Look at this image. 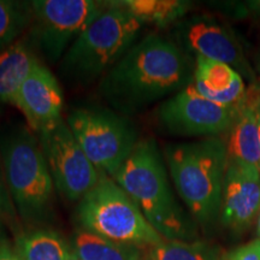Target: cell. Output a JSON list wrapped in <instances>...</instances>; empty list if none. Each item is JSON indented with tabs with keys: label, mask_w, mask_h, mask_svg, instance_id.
<instances>
[{
	"label": "cell",
	"mask_w": 260,
	"mask_h": 260,
	"mask_svg": "<svg viewBox=\"0 0 260 260\" xmlns=\"http://www.w3.org/2000/svg\"><path fill=\"white\" fill-rule=\"evenodd\" d=\"M256 234H258L260 239V212H259V218H258V224H256Z\"/></svg>",
	"instance_id": "4316f807"
},
{
	"label": "cell",
	"mask_w": 260,
	"mask_h": 260,
	"mask_svg": "<svg viewBox=\"0 0 260 260\" xmlns=\"http://www.w3.org/2000/svg\"><path fill=\"white\" fill-rule=\"evenodd\" d=\"M149 260H217L211 247L201 242L162 240L152 247Z\"/></svg>",
	"instance_id": "44dd1931"
},
{
	"label": "cell",
	"mask_w": 260,
	"mask_h": 260,
	"mask_svg": "<svg viewBox=\"0 0 260 260\" xmlns=\"http://www.w3.org/2000/svg\"><path fill=\"white\" fill-rule=\"evenodd\" d=\"M15 249L22 260H69L73 251L57 233L34 230L19 235Z\"/></svg>",
	"instance_id": "d6986e66"
},
{
	"label": "cell",
	"mask_w": 260,
	"mask_h": 260,
	"mask_svg": "<svg viewBox=\"0 0 260 260\" xmlns=\"http://www.w3.org/2000/svg\"><path fill=\"white\" fill-rule=\"evenodd\" d=\"M222 220L235 230L248 228L260 211V170L228 159L222 198Z\"/></svg>",
	"instance_id": "4fadbf2b"
},
{
	"label": "cell",
	"mask_w": 260,
	"mask_h": 260,
	"mask_svg": "<svg viewBox=\"0 0 260 260\" xmlns=\"http://www.w3.org/2000/svg\"><path fill=\"white\" fill-rule=\"evenodd\" d=\"M77 219L83 230L123 245L154 247L164 240L132 198L105 175L79 201Z\"/></svg>",
	"instance_id": "8992f818"
},
{
	"label": "cell",
	"mask_w": 260,
	"mask_h": 260,
	"mask_svg": "<svg viewBox=\"0 0 260 260\" xmlns=\"http://www.w3.org/2000/svg\"><path fill=\"white\" fill-rule=\"evenodd\" d=\"M14 106L35 134L63 119V92L57 77L41 61L32 68L16 94Z\"/></svg>",
	"instance_id": "7c38bea8"
},
{
	"label": "cell",
	"mask_w": 260,
	"mask_h": 260,
	"mask_svg": "<svg viewBox=\"0 0 260 260\" xmlns=\"http://www.w3.org/2000/svg\"><path fill=\"white\" fill-rule=\"evenodd\" d=\"M112 178L138 205L162 239L180 241L190 239L193 228L174 198L154 140H139L134 151Z\"/></svg>",
	"instance_id": "7a4b0ae2"
},
{
	"label": "cell",
	"mask_w": 260,
	"mask_h": 260,
	"mask_svg": "<svg viewBox=\"0 0 260 260\" xmlns=\"http://www.w3.org/2000/svg\"><path fill=\"white\" fill-rule=\"evenodd\" d=\"M142 24L112 2L74 41L59 63V75L68 86L83 88L99 82L138 41Z\"/></svg>",
	"instance_id": "3957f363"
},
{
	"label": "cell",
	"mask_w": 260,
	"mask_h": 260,
	"mask_svg": "<svg viewBox=\"0 0 260 260\" xmlns=\"http://www.w3.org/2000/svg\"><path fill=\"white\" fill-rule=\"evenodd\" d=\"M0 164L10 198L22 218H45L56 188L38 135L27 124L10 122L0 126Z\"/></svg>",
	"instance_id": "277c9868"
},
{
	"label": "cell",
	"mask_w": 260,
	"mask_h": 260,
	"mask_svg": "<svg viewBox=\"0 0 260 260\" xmlns=\"http://www.w3.org/2000/svg\"><path fill=\"white\" fill-rule=\"evenodd\" d=\"M222 260H260V239L234 249Z\"/></svg>",
	"instance_id": "7402d4cb"
},
{
	"label": "cell",
	"mask_w": 260,
	"mask_h": 260,
	"mask_svg": "<svg viewBox=\"0 0 260 260\" xmlns=\"http://www.w3.org/2000/svg\"><path fill=\"white\" fill-rule=\"evenodd\" d=\"M228 159L226 146L217 138L171 145L165 149L175 188L201 224L212 222L222 209Z\"/></svg>",
	"instance_id": "5b68a950"
},
{
	"label": "cell",
	"mask_w": 260,
	"mask_h": 260,
	"mask_svg": "<svg viewBox=\"0 0 260 260\" xmlns=\"http://www.w3.org/2000/svg\"><path fill=\"white\" fill-rule=\"evenodd\" d=\"M65 122L94 167L111 178L139 142L138 132L128 117L109 107H74Z\"/></svg>",
	"instance_id": "52a82bcc"
},
{
	"label": "cell",
	"mask_w": 260,
	"mask_h": 260,
	"mask_svg": "<svg viewBox=\"0 0 260 260\" xmlns=\"http://www.w3.org/2000/svg\"><path fill=\"white\" fill-rule=\"evenodd\" d=\"M259 70H260V65H259ZM258 88H259V92H260V80H259V87H258Z\"/></svg>",
	"instance_id": "f1b7e54d"
},
{
	"label": "cell",
	"mask_w": 260,
	"mask_h": 260,
	"mask_svg": "<svg viewBox=\"0 0 260 260\" xmlns=\"http://www.w3.org/2000/svg\"><path fill=\"white\" fill-rule=\"evenodd\" d=\"M259 100V88L253 84L237 104V115L230 129L228 155L230 159L253 165L260 170V138L255 111Z\"/></svg>",
	"instance_id": "9a60e30c"
},
{
	"label": "cell",
	"mask_w": 260,
	"mask_h": 260,
	"mask_svg": "<svg viewBox=\"0 0 260 260\" xmlns=\"http://www.w3.org/2000/svg\"><path fill=\"white\" fill-rule=\"evenodd\" d=\"M194 70L180 46L157 34L146 35L105 74L98 93L110 109L125 117L181 92L193 82Z\"/></svg>",
	"instance_id": "6da1fadb"
},
{
	"label": "cell",
	"mask_w": 260,
	"mask_h": 260,
	"mask_svg": "<svg viewBox=\"0 0 260 260\" xmlns=\"http://www.w3.org/2000/svg\"><path fill=\"white\" fill-rule=\"evenodd\" d=\"M236 106H223L201 96L189 84L162 103L158 121L170 134L180 136H214L232 129Z\"/></svg>",
	"instance_id": "30bf717a"
},
{
	"label": "cell",
	"mask_w": 260,
	"mask_h": 260,
	"mask_svg": "<svg viewBox=\"0 0 260 260\" xmlns=\"http://www.w3.org/2000/svg\"><path fill=\"white\" fill-rule=\"evenodd\" d=\"M0 260H22L16 252L15 247H11L9 242L0 241Z\"/></svg>",
	"instance_id": "cb8c5ba5"
},
{
	"label": "cell",
	"mask_w": 260,
	"mask_h": 260,
	"mask_svg": "<svg viewBox=\"0 0 260 260\" xmlns=\"http://www.w3.org/2000/svg\"><path fill=\"white\" fill-rule=\"evenodd\" d=\"M71 251L80 260H142L139 247L111 241L83 229L74 236Z\"/></svg>",
	"instance_id": "e0dca14e"
},
{
	"label": "cell",
	"mask_w": 260,
	"mask_h": 260,
	"mask_svg": "<svg viewBox=\"0 0 260 260\" xmlns=\"http://www.w3.org/2000/svg\"><path fill=\"white\" fill-rule=\"evenodd\" d=\"M37 135L56 190L71 203L81 201L96 186L102 172L81 148L64 118Z\"/></svg>",
	"instance_id": "9c48e42d"
},
{
	"label": "cell",
	"mask_w": 260,
	"mask_h": 260,
	"mask_svg": "<svg viewBox=\"0 0 260 260\" xmlns=\"http://www.w3.org/2000/svg\"><path fill=\"white\" fill-rule=\"evenodd\" d=\"M112 3L134 16L142 25L158 27L172 24L190 8L189 3L181 0H113Z\"/></svg>",
	"instance_id": "ac0fdd59"
},
{
	"label": "cell",
	"mask_w": 260,
	"mask_h": 260,
	"mask_svg": "<svg viewBox=\"0 0 260 260\" xmlns=\"http://www.w3.org/2000/svg\"><path fill=\"white\" fill-rule=\"evenodd\" d=\"M11 200L10 198L8 187H6V182L4 178V174H3L2 164H0V224H2V219L9 209V203Z\"/></svg>",
	"instance_id": "603a6c76"
},
{
	"label": "cell",
	"mask_w": 260,
	"mask_h": 260,
	"mask_svg": "<svg viewBox=\"0 0 260 260\" xmlns=\"http://www.w3.org/2000/svg\"><path fill=\"white\" fill-rule=\"evenodd\" d=\"M32 22L28 39L48 64L61 58L105 8L96 0H32Z\"/></svg>",
	"instance_id": "ba28073f"
},
{
	"label": "cell",
	"mask_w": 260,
	"mask_h": 260,
	"mask_svg": "<svg viewBox=\"0 0 260 260\" xmlns=\"http://www.w3.org/2000/svg\"><path fill=\"white\" fill-rule=\"evenodd\" d=\"M191 84L205 99L223 106H236L246 94L241 75L230 65L200 56L195 60Z\"/></svg>",
	"instance_id": "5bb4252c"
},
{
	"label": "cell",
	"mask_w": 260,
	"mask_h": 260,
	"mask_svg": "<svg viewBox=\"0 0 260 260\" xmlns=\"http://www.w3.org/2000/svg\"><path fill=\"white\" fill-rule=\"evenodd\" d=\"M182 47L200 57L228 64L246 76H253L241 46L229 29L209 16H194L177 24L175 30Z\"/></svg>",
	"instance_id": "8fae6325"
},
{
	"label": "cell",
	"mask_w": 260,
	"mask_h": 260,
	"mask_svg": "<svg viewBox=\"0 0 260 260\" xmlns=\"http://www.w3.org/2000/svg\"><path fill=\"white\" fill-rule=\"evenodd\" d=\"M69 260H80L79 258H77L76 255H74V254H71V256H70V259Z\"/></svg>",
	"instance_id": "83f0119b"
},
{
	"label": "cell",
	"mask_w": 260,
	"mask_h": 260,
	"mask_svg": "<svg viewBox=\"0 0 260 260\" xmlns=\"http://www.w3.org/2000/svg\"><path fill=\"white\" fill-rule=\"evenodd\" d=\"M148 260H149V259H148Z\"/></svg>",
	"instance_id": "f546056e"
},
{
	"label": "cell",
	"mask_w": 260,
	"mask_h": 260,
	"mask_svg": "<svg viewBox=\"0 0 260 260\" xmlns=\"http://www.w3.org/2000/svg\"><path fill=\"white\" fill-rule=\"evenodd\" d=\"M31 22V2L0 0V52L21 40Z\"/></svg>",
	"instance_id": "ffe728a7"
},
{
	"label": "cell",
	"mask_w": 260,
	"mask_h": 260,
	"mask_svg": "<svg viewBox=\"0 0 260 260\" xmlns=\"http://www.w3.org/2000/svg\"><path fill=\"white\" fill-rule=\"evenodd\" d=\"M249 6L254 10L255 12H258V14H260V2H251L249 3Z\"/></svg>",
	"instance_id": "d4e9b609"
},
{
	"label": "cell",
	"mask_w": 260,
	"mask_h": 260,
	"mask_svg": "<svg viewBox=\"0 0 260 260\" xmlns=\"http://www.w3.org/2000/svg\"><path fill=\"white\" fill-rule=\"evenodd\" d=\"M39 61L28 37L0 52V105H14L18 89Z\"/></svg>",
	"instance_id": "2e32d148"
},
{
	"label": "cell",
	"mask_w": 260,
	"mask_h": 260,
	"mask_svg": "<svg viewBox=\"0 0 260 260\" xmlns=\"http://www.w3.org/2000/svg\"><path fill=\"white\" fill-rule=\"evenodd\" d=\"M255 111H256V117H258V126H259V138H260V100L256 104L255 107Z\"/></svg>",
	"instance_id": "484cf974"
}]
</instances>
